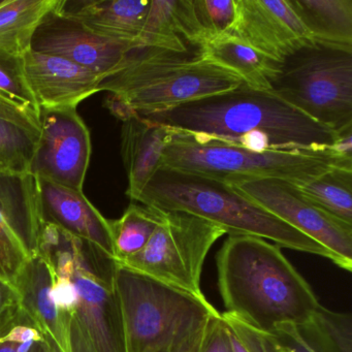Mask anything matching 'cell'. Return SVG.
Here are the masks:
<instances>
[{
  "instance_id": "83f0119b",
  "label": "cell",
  "mask_w": 352,
  "mask_h": 352,
  "mask_svg": "<svg viewBox=\"0 0 352 352\" xmlns=\"http://www.w3.org/2000/svg\"><path fill=\"white\" fill-rule=\"evenodd\" d=\"M263 352H324L302 325L282 323L271 333L257 331Z\"/></svg>"
},
{
  "instance_id": "9a60e30c",
  "label": "cell",
  "mask_w": 352,
  "mask_h": 352,
  "mask_svg": "<svg viewBox=\"0 0 352 352\" xmlns=\"http://www.w3.org/2000/svg\"><path fill=\"white\" fill-rule=\"evenodd\" d=\"M36 181L43 222L56 224L90 241L114 257L110 220L90 203L83 191L46 179L36 178Z\"/></svg>"
},
{
  "instance_id": "ab89813d",
  "label": "cell",
  "mask_w": 352,
  "mask_h": 352,
  "mask_svg": "<svg viewBox=\"0 0 352 352\" xmlns=\"http://www.w3.org/2000/svg\"><path fill=\"white\" fill-rule=\"evenodd\" d=\"M5 3V0H0V6L3 5Z\"/></svg>"
},
{
  "instance_id": "603a6c76",
  "label": "cell",
  "mask_w": 352,
  "mask_h": 352,
  "mask_svg": "<svg viewBox=\"0 0 352 352\" xmlns=\"http://www.w3.org/2000/svg\"><path fill=\"white\" fill-rule=\"evenodd\" d=\"M164 211L131 204L119 219L110 220L114 258L121 263L141 252L164 219Z\"/></svg>"
},
{
  "instance_id": "8992f818",
  "label": "cell",
  "mask_w": 352,
  "mask_h": 352,
  "mask_svg": "<svg viewBox=\"0 0 352 352\" xmlns=\"http://www.w3.org/2000/svg\"><path fill=\"white\" fill-rule=\"evenodd\" d=\"M115 289L124 327L126 352H160L195 333L220 313L199 298L117 263Z\"/></svg>"
},
{
  "instance_id": "836d02e7",
  "label": "cell",
  "mask_w": 352,
  "mask_h": 352,
  "mask_svg": "<svg viewBox=\"0 0 352 352\" xmlns=\"http://www.w3.org/2000/svg\"><path fill=\"white\" fill-rule=\"evenodd\" d=\"M221 314V313H220ZM219 314V315H220ZM217 316L212 317L209 320L206 321L199 329L191 333L186 339L183 340L180 343L168 348V349L162 350L160 352H201L203 351L204 346H205L206 341L211 333L212 327H213L214 322H215Z\"/></svg>"
},
{
  "instance_id": "e575fe53",
  "label": "cell",
  "mask_w": 352,
  "mask_h": 352,
  "mask_svg": "<svg viewBox=\"0 0 352 352\" xmlns=\"http://www.w3.org/2000/svg\"><path fill=\"white\" fill-rule=\"evenodd\" d=\"M201 352H232L228 329L222 320L221 314L216 318Z\"/></svg>"
},
{
  "instance_id": "d6986e66",
  "label": "cell",
  "mask_w": 352,
  "mask_h": 352,
  "mask_svg": "<svg viewBox=\"0 0 352 352\" xmlns=\"http://www.w3.org/2000/svg\"><path fill=\"white\" fill-rule=\"evenodd\" d=\"M144 47L188 54L207 36L197 20L192 0H150L141 36Z\"/></svg>"
},
{
  "instance_id": "1f68e13d",
  "label": "cell",
  "mask_w": 352,
  "mask_h": 352,
  "mask_svg": "<svg viewBox=\"0 0 352 352\" xmlns=\"http://www.w3.org/2000/svg\"><path fill=\"white\" fill-rule=\"evenodd\" d=\"M51 296L59 314L69 317L75 315L79 296H78L77 288L72 279L53 276Z\"/></svg>"
},
{
  "instance_id": "7a4b0ae2",
  "label": "cell",
  "mask_w": 352,
  "mask_h": 352,
  "mask_svg": "<svg viewBox=\"0 0 352 352\" xmlns=\"http://www.w3.org/2000/svg\"><path fill=\"white\" fill-rule=\"evenodd\" d=\"M218 288L226 313L263 333L277 325H304L319 302L308 282L277 245L234 234L216 256Z\"/></svg>"
},
{
  "instance_id": "7402d4cb",
  "label": "cell",
  "mask_w": 352,
  "mask_h": 352,
  "mask_svg": "<svg viewBox=\"0 0 352 352\" xmlns=\"http://www.w3.org/2000/svg\"><path fill=\"white\" fill-rule=\"evenodd\" d=\"M59 0H5L0 6V49L24 57L43 20Z\"/></svg>"
},
{
  "instance_id": "44dd1931",
  "label": "cell",
  "mask_w": 352,
  "mask_h": 352,
  "mask_svg": "<svg viewBox=\"0 0 352 352\" xmlns=\"http://www.w3.org/2000/svg\"><path fill=\"white\" fill-rule=\"evenodd\" d=\"M313 40L352 47V0H288Z\"/></svg>"
},
{
  "instance_id": "f35d334b",
  "label": "cell",
  "mask_w": 352,
  "mask_h": 352,
  "mask_svg": "<svg viewBox=\"0 0 352 352\" xmlns=\"http://www.w3.org/2000/svg\"><path fill=\"white\" fill-rule=\"evenodd\" d=\"M28 352H50L46 341L36 342Z\"/></svg>"
},
{
  "instance_id": "d6a6232c",
  "label": "cell",
  "mask_w": 352,
  "mask_h": 352,
  "mask_svg": "<svg viewBox=\"0 0 352 352\" xmlns=\"http://www.w3.org/2000/svg\"><path fill=\"white\" fill-rule=\"evenodd\" d=\"M0 118L41 131L40 117L18 106L11 98L1 92H0Z\"/></svg>"
},
{
  "instance_id": "4dcf8cb0",
  "label": "cell",
  "mask_w": 352,
  "mask_h": 352,
  "mask_svg": "<svg viewBox=\"0 0 352 352\" xmlns=\"http://www.w3.org/2000/svg\"><path fill=\"white\" fill-rule=\"evenodd\" d=\"M221 317L228 329L232 352H263L256 329L230 313H222Z\"/></svg>"
},
{
  "instance_id": "484cf974",
  "label": "cell",
  "mask_w": 352,
  "mask_h": 352,
  "mask_svg": "<svg viewBox=\"0 0 352 352\" xmlns=\"http://www.w3.org/2000/svg\"><path fill=\"white\" fill-rule=\"evenodd\" d=\"M324 352H352V318L349 313L333 312L319 305L302 325Z\"/></svg>"
},
{
  "instance_id": "ba28073f",
  "label": "cell",
  "mask_w": 352,
  "mask_h": 352,
  "mask_svg": "<svg viewBox=\"0 0 352 352\" xmlns=\"http://www.w3.org/2000/svg\"><path fill=\"white\" fill-rule=\"evenodd\" d=\"M223 228L203 218L164 211V219L145 248L121 265L160 283L199 298L206 257ZM118 263V261H117Z\"/></svg>"
},
{
  "instance_id": "6da1fadb",
  "label": "cell",
  "mask_w": 352,
  "mask_h": 352,
  "mask_svg": "<svg viewBox=\"0 0 352 352\" xmlns=\"http://www.w3.org/2000/svg\"><path fill=\"white\" fill-rule=\"evenodd\" d=\"M142 117L254 151L331 148L340 138L271 90L244 83L224 94Z\"/></svg>"
},
{
  "instance_id": "cb8c5ba5",
  "label": "cell",
  "mask_w": 352,
  "mask_h": 352,
  "mask_svg": "<svg viewBox=\"0 0 352 352\" xmlns=\"http://www.w3.org/2000/svg\"><path fill=\"white\" fill-rule=\"evenodd\" d=\"M296 187L313 205L352 226V168H331Z\"/></svg>"
},
{
  "instance_id": "4fadbf2b",
  "label": "cell",
  "mask_w": 352,
  "mask_h": 352,
  "mask_svg": "<svg viewBox=\"0 0 352 352\" xmlns=\"http://www.w3.org/2000/svg\"><path fill=\"white\" fill-rule=\"evenodd\" d=\"M23 60L28 84L41 111L77 109L98 94L104 79L72 61L32 50Z\"/></svg>"
},
{
  "instance_id": "d4e9b609",
  "label": "cell",
  "mask_w": 352,
  "mask_h": 352,
  "mask_svg": "<svg viewBox=\"0 0 352 352\" xmlns=\"http://www.w3.org/2000/svg\"><path fill=\"white\" fill-rule=\"evenodd\" d=\"M40 129L0 118V174H32Z\"/></svg>"
},
{
  "instance_id": "52a82bcc",
  "label": "cell",
  "mask_w": 352,
  "mask_h": 352,
  "mask_svg": "<svg viewBox=\"0 0 352 352\" xmlns=\"http://www.w3.org/2000/svg\"><path fill=\"white\" fill-rule=\"evenodd\" d=\"M271 91L335 133L352 129V47L308 43L280 63Z\"/></svg>"
},
{
  "instance_id": "ac0fdd59",
  "label": "cell",
  "mask_w": 352,
  "mask_h": 352,
  "mask_svg": "<svg viewBox=\"0 0 352 352\" xmlns=\"http://www.w3.org/2000/svg\"><path fill=\"white\" fill-rule=\"evenodd\" d=\"M12 283L20 294V305L38 325L43 335L50 336L63 352H71L69 327L73 317L59 314L52 296L53 275L38 254L26 259Z\"/></svg>"
},
{
  "instance_id": "8d00e7d4",
  "label": "cell",
  "mask_w": 352,
  "mask_h": 352,
  "mask_svg": "<svg viewBox=\"0 0 352 352\" xmlns=\"http://www.w3.org/2000/svg\"><path fill=\"white\" fill-rule=\"evenodd\" d=\"M20 294L13 283L0 277V314L7 309L20 304Z\"/></svg>"
},
{
  "instance_id": "9c48e42d",
  "label": "cell",
  "mask_w": 352,
  "mask_h": 352,
  "mask_svg": "<svg viewBox=\"0 0 352 352\" xmlns=\"http://www.w3.org/2000/svg\"><path fill=\"white\" fill-rule=\"evenodd\" d=\"M230 185L253 203L316 241L329 251V259L336 265L351 272L352 226L313 205L302 197L296 185L279 179H245Z\"/></svg>"
},
{
  "instance_id": "277c9868",
  "label": "cell",
  "mask_w": 352,
  "mask_h": 352,
  "mask_svg": "<svg viewBox=\"0 0 352 352\" xmlns=\"http://www.w3.org/2000/svg\"><path fill=\"white\" fill-rule=\"evenodd\" d=\"M138 203L166 212H182L217 224L230 236L245 234L329 259L324 247L282 221L223 181L160 168Z\"/></svg>"
},
{
  "instance_id": "5bb4252c",
  "label": "cell",
  "mask_w": 352,
  "mask_h": 352,
  "mask_svg": "<svg viewBox=\"0 0 352 352\" xmlns=\"http://www.w3.org/2000/svg\"><path fill=\"white\" fill-rule=\"evenodd\" d=\"M79 302L76 320L96 352H126L120 302L115 287L75 270L71 276Z\"/></svg>"
},
{
  "instance_id": "e0dca14e",
  "label": "cell",
  "mask_w": 352,
  "mask_h": 352,
  "mask_svg": "<svg viewBox=\"0 0 352 352\" xmlns=\"http://www.w3.org/2000/svg\"><path fill=\"white\" fill-rule=\"evenodd\" d=\"M170 127L140 115L122 121L121 157L126 172V195L135 201L155 173L162 168V154L170 139Z\"/></svg>"
},
{
  "instance_id": "5b68a950",
  "label": "cell",
  "mask_w": 352,
  "mask_h": 352,
  "mask_svg": "<svg viewBox=\"0 0 352 352\" xmlns=\"http://www.w3.org/2000/svg\"><path fill=\"white\" fill-rule=\"evenodd\" d=\"M162 168L230 184L245 179H279L296 186L333 168H352V156L337 148L254 151L220 140L172 129Z\"/></svg>"
},
{
  "instance_id": "d590c367",
  "label": "cell",
  "mask_w": 352,
  "mask_h": 352,
  "mask_svg": "<svg viewBox=\"0 0 352 352\" xmlns=\"http://www.w3.org/2000/svg\"><path fill=\"white\" fill-rule=\"evenodd\" d=\"M69 344L71 352H96L75 316L72 319L69 327Z\"/></svg>"
},
{
  "instance_id": "74e56055",
  "label": "cell",
  "mask_w": 352,
  "mask_h": 352,
  "mask_svg": "<svg viewBox=\"0 0 352 352\" xmlns=\"http://www.w3.org/2000/svg\"><path fill=\"white\" fill-rule=\"evenodd\" d=\"M36 342L17 344L13 342H0V352H28Z\"/></svg>"
},
{
  "instance_id": "2e32d148",
  "label": "cell",
  "mask_w": 352,
  "mask_h": 352,
  "mask_svg": "<svg viewBox=\"0 0 352 352\" xmlns=\"http://www.w3.org/2000/svg\"><path fill=\"white\" fill-rule=\"evenodd\" d=\"M150 0H60L59 10L94 34L144 47L141 36Z\"/></svg>"
},
{
  "instance_id": "4316f807",
  "label": "cell",
  "mask_w": 352,
  "mask_h": 352,
  "mask_svg": "<svg viewBox=\"0 0 352 352\" xmlns=\"http://www.w3.org/2000/svg\"><path fill=\"white\" fill-rule=\"evenodd\" d=\"M0 92L15 104L36 116H41L40 107L30 89L26 78L23 57L0 49Z\"/></svg>"
},
{
  "instance_id": "8fae6325",
  "label": "cell",
  "mask_w": 352,
  "mask_h": 352,
  "mask_svg": "<svg viewBox=\"0 0 352 352\" xmlns=\"http://www.w3.org/2000/svg\"><path fill=\"white\" fill-rule=\"evenodd\" d=\"M59 3L36 30L32 43L34 52L60 57L106 78L129 51L141 48L94 34L81 22L63 13Z\"/></svg>"
},
{
  "instance_id": "ffe728a7",
  "label": "cell",
  "mask_w": 352,
  "mask_h": 352,
  "mask_svg": "<svg viewBox=\"0 0 352 352\" xmlns=\"http://www.w3.org/2000/svg\"><path fill=\"white\" fill-rule=\"evenodd\" d=\"M201 60L234 74L249 87L271 90L280 63L269 58L234 36H217L197 49Z\"/></svg>"
},
{
  "instance_id": "7c38bea8",
  "label": "cell",
  "mask_w": 352,
  "mask_h": 352,
  "mask_svg": "<svg viewBox=\"0 0 352 352\" xmlns=\"http://www.w3.org/2000/svg\"><path fill=\"white\" fill-rule=\"evenodd\" d=\"M234 23L226 34L273 60L282 63L314 41L288 0H234Z\"/></svg>"
},
{
  "instance_id": "30bf717a",
  "label": "cell",
  "mask_w": 352,
  "mask_h": 352,
  "mask_svg": "<svg viewBox=\"0 0 352 352\" xmlns=\"http://www.w3.org/2000/svg\"><path fill=\"white\" fill-rule=\"evenodd\" d=\"M41 135L30 173L83 191L91 158V137L77 109L41 111Z\"/></svg>"
},
{
  "instance_id": "f1b7e54d",
  "label": "cell",
  "mask_w": 352,
  "mask_h": 352,
  "mask_svg": "<svg viewBox=\"0 0 352 352\" xmlns=\"http://www.w3.org/2000/svg\"><path fill=\"white\" fill-rule=\"evenodd\" d=\"M192 1L195 15L207 36V42L230 32L236 15L234 0Z\"/></svg>"
},
{
  "instance_id": "3957f363",
  "label": "cell",
  "mask_w": 352,
  "mask_h": 352,
  "mask_svg": "<svg viewBox=\"0 0 352 352\" xmlns=\"http://www.w3.org/2000/svg\"><path fill=\"white\" fill-rule=\"evenodd\" d=\"M240 78L197 55L141 47L127 53L122 63L100 82L108 92L107 109L123 121L133 115L164 112L199 98L242 85Z\"/></svg>"
},
{
  "instance_id": "f546056e",
  "label": "cell",
  "mask_w": 352,
  "mask_h": 352,
  "mask_svg": "<svg viewBox=\"0 0 352 352\" xmlns=\"http://www.w3.org/2000/svg\"><path fill=\"white\" fill-rule=\"evenodd\" d=\"M28 257L25 247L0 211V277L13 282Z\"/></svg>"
}]
</instances>
